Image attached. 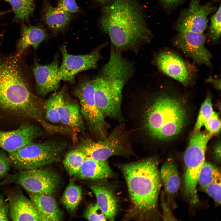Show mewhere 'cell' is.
<instances>
[{"mask_svg":"<svg viewBox=\"0 0 221 221\" xmlns=\"http://www.w3.org/2000/svg\"><path fill=\"white\" fill-rule=\"evenodd\" d=\"M91 189L96 197L97 203L107 219L114 220L118 209V202L113 190L107 184L92 185Z\"/></svg>","mask_w":221,"mask_h":221,"instance_id":"ac0fdd59","label":"cell"},{"mask_svg":"<svg viewBox=\"0 0 221 221\" xmlns=\"http://www.w3.org/2000/svg\"><path fill=\"white\" fill-rule=\"evenodd\" d=\"M121 52L112 46L108 62L92 80L97 106L104 116L114 118L121 115L122 91L134 72Z\"/></svg>","mask_w":221,"mask_h":221,"instance_id":"277c9868","label":"cell"},{"mask_svg":"<svg viewBox=\"0 0 221 221\" xmlns=\"http://www.w3.org/2000/svg\"><path fill=\"white\" fill-rule=\"evenodd\" d=\"M48 37V34L43 28L39 25H21V34L18 43L19 55L29 47L32 46L36 49L39 45Z\"/></svg>","mask_w":221,"mask_h":221,"instance_id":"7402d4cb","label":"cell"},{"mask_svg":"<svg viewBox=\"0 0 221 221\" xmlns=\"http://www.w3.org/2000/svg\"><path fill=\"white\" fill-rule=\"evenodd\" d=\"M9 2L14 14L15 20L27 21L33 12L34 0H10Z\"/></svg>","mask_w":221,"mask_h":221,"instance_id":"4316f807","label":"cell"},{"mask_svg":"<svg viewBox=\"0 0 221 221\" xmlns=\"http://www.w3.org/2000/svg\"><path fill=\"white\" fill-rule=\"evenodd\" d=\"M219 170L210 163L205 161L200 171L198 183L201 189L204 190L214 180Z\"/></svg>","mask_w":221,"mask_h":221,"instance_id":"83f0119b","label":"cell"},{"mask_svg":"<svg viewBox=\"0 0 221 221\" xmlns=\"http://www.w3.org/2000/svg\"><path fill=\"white\" fill-rule=\"evenodd\" d=\"M182 0H160L165 8L170 9L180 2Z\"/></svg>","mask_w":221,"mask_h":221,"instance_id":"74e56055","label":"cell"},{"mask_svg":"<svg viewBox=\"0 0 221 221\" xmlns=\"http://www.w3.org/2000/svg\"><path fill=\"white\" fill-rule=\"evenodd\" d=\"M2 0L5 1H6L8 2H9L10 0Z\"/></svg>","mask_w":221,"mask_h":221,"instance_id":"b9f144b4","label":"cell"},{"mask_svg":"<svg viewBox=\"0 0 221 221\" xmlns=\"http://www.w3.org/2000/svg\"><path fill=\"white\" fill-rule=\"evenodd\" d=\"M72 15L57 6H52L46 0L44 3L42 20L54 33L62 32L66 29L71 21Z\"/></svg>","mask_w":221,"mask_h":221,"instance_id":"ffe728a7","label":"cell"},{"mask_svg":"<svg viewBox=\"0 0 221 221\" xmlns=\"http://www.w3.org/2000/svg\"><path fill=\"white\" fill-rule=\"evenodd\" d=\"M120 128H116L110 134L101 141L95 142L86 138L82 140L75 149L89 157L99 161H106L113 156L127 153L126 136Z\"/></svg>","mask_w":221,"mask_h":221,"instance_id":"ba28073f","label":"cell"},{"mask_svg":"<svg viewBox=\"0 0 221 221\" xmlns=\"http://www.w3.org/2000/svg\"><path fill=\"white\" fill-rule=\"evenodd\" d=\"M65 88L53 94L46 102L44 106V118L50 123L60 122L59 110L64 101Z\"/></svg>","mask_w":221,"mask_h":221,"instance_id":"cb8c5ba5","label":"cell"},{"mask_svg":"<svg viewBox=\"0 0 221 221\" xmlns=\"http://www.w3.org/2000/svg\"><path fill=\"white\" fill-rule=\"evenodd\" d=\"M11 165L8 157L0 151V179L7 173Z\"/></svg>","mask_w":221,"mask_h":221,"instance_id":"e575fe53","label":"cell"},{"mask_svg":"<svg viewBox=\"0 0 221 221\" xmlns=\"http://www.w3.org/2000/svg\"><path fill=\"white\" fill-rule=\"evenodd\" d=\"M221 6L211 18L208 35L209 39L213 42L218 40L221 35Z\"/></svg>","mask_w":221,"mask_h":221,"instance_id":"f546056e","label":"cell"},{"mask_svg":"<svg viewBox=\"0 0 221 221\" xmlns=\"http://www.w3.org/2000/svg\"><path fill=\"white\" fill-rule=\"evenodd\" d=\"M214 9L210 3L201 5L199 0H192L181 12L176 25L178 32L203 33L207 26V17Z\"/></svg>","mask_w":221,"mask_h":221,"instance_id":"4fadbf2b","label":"cell"},{"mask_svg":"<svg viewBox=\"0 0 221 221\" xmlns=\"http://www.w3.org/2000/svg\"><path fill=\"white\" fill-rule=\"evenodd\" d=\"M41 217V221H58L62 214L52 195L28 192Z\"/></svg>","mask_w":221,"mask_h":221,"instance_id":"d6986e66","label":"cell"},{"mask_svg":"<svg viewBox=\"0 0 221 221\" xmlns=\"http://www.w3.org/2000/svg\"><path fill=\"white\" fill-rule=\"evenodd\" d=\"M121 169L132 203L128 215L142 220L151 218L157 212L161 184L157 159L147 158L123 165Z\"/></svg>","mask_w":221,"mask_h":221,"instance_id":"3957f363","label":"cell"},{"mask_svg":"<svg viewBox=\"0 0 221 221\" xmlns=\"http://www.w3.org/2000/svg\"><path fill=\"white\" fill-rule=\"evenodd\" d=\"M81 198V187L70 182L65 189L61 200L66 209L72 211L77 208Z\"/></svg>","mask_w":221,"mask_h":221,"instance_id":"d4e9b609","label":"cell"},{"mask_svg":"<svg viewBox=\"0 0 221 221\" xmlns=\"http://www.w3.org/2000/svg\"><path fill=\"white\" fill-rule=\"evenodd\" d=\"M114 175L106 161H99L87 157L75 176L81 179L104 180Z\"/></svg>","mask_w":221,"mask_h":221,"instance_id":"e0dca14e","label":"cell"},{"mask_svg":"<svg viewBox=\"0 0 221 221\" xmlns=\"http://www.w3.org/2000/svg\"><path fill=\"white\" fill-rule=\"evenodd\" d=\"M161 91L153 97L147 110L145 127L153 138L164 141L181 132L188 113L184 97L169 91Z\"/></svg>","mask_w":221,"mask_h":221,"instance_id":"5b68a950","label":"cell"},{"mask_svg":"<svg viewBox=\"0 0 221 221\" xmlns=\"http://www.w3.org/2000/svg\"><path fill=\"white\" fill-rule=\"evenodd\" d=\"M160 175L166 193L170 196L176 194L180 187V179L174 161L169 159L165 162L161 167Z\"/></svg>","mask_w":221,"mask_h":221,"instance_id":"603a6c76","label":"cell"},{"mask_svg":"<svg viewBox=\"0 0 221 221\" xmlns=\"http://www.w3.org/2000/svg\"><path fill=\"white\" fill-rule=\"evenodd\" d=\"M97 2L104 4H107L111 2L113 0H95Z\"/></svg>","mask_w":221,"mask_h":221,"instance_id":"ab89813d","label":"cell"},{"mask_svg":"<svg viewBox=\"0 0 221 221\" xmlns=\"http://www.w3.org/2000/svg\"><path fill=\"white\" fill-rule=\"evenodd\" d=\"M4 13L2 12H0V17H1Z\"/></svg>","mask_w":221,"mask_h":221,"instance_id":"60d3db41","label":"cell"},{"mask_svg":"<svg viewBox=\"0 0 221 221\" xmlns=\"http://www.w3.org/2000/svg\"><path fill=\"white\" fill-rule=\"evenodd\" d=\"M68 142L61 138H49L24 146L9 153L8 157L11 165L19 171L41 168L59 161Z\"/></svg>","mask_w":221,"mask_h":221,"instance_id":"8992f818","label":"cell"},{"mask_svg":"<svg viewBox=\"0 0 221 221\" xmlns=\"http://www.w3.org/2000/svg\"><path fill=\"white\" fill-rule=\"evenodd\" d=\"M213 156L216 162L219 163L221 161V143L217 142L214 146L213 151Z\"/></svg>","mask_w":221,"mask_h":221,"instance_id":"8d00e7d4","label":"cell"},{"mask_svg":"<svg viewBox=\"0 0 221 221\" xmlns=\"http://www.w3.org/2000/svg\"><path fill=\"white\" fill-rule=\"evenodd\" d=\"M59 115L60 122L63 125L85 136L86 128L79 105L64 100L60 109Z\"/></svg>","mask_w":221,"mask_h":221,"instance_id":"44dd1931","label":"cell"},{"mask_svg":"<svg viewBox=\"0 0 221 221\" xmlns=\"http://www.w3.org/2000/svg\"><path fill=\"white\" fill-rule=\"evenodd\" d=\"M105 46L100 45L90 53L84 55H73L69 54L65 45L60 48L63 60L60 67L61 80L73 83L76 76L83 71L95 68L98 61L102 59L101 50Z\"/></svg>","mask_w":221,"mask_h":221,"instance_id":"8fae6325","label":"cell"},{"mask_svg":"<svg viewBox=\"0 0 221 221\" xmlns=\"http://www.w3.org/2000/svg\"><path fill=\"white\" fill-rule=\"evenodd\" d=\"M213 111L211 96L208 93L201 105L194 127V132L200 131L205 122L210 117Z\"/></svg>","mask_w":221,"mask_h":221,"instance_id":"f1b7e54d","label":"cell"},{"mask_svg":"<svg viewBox=\"0 0 221 221\" xmlns=\"http://www.w3.org/2000/svg\"><path fill=\"white\" fill-rule=\"evenodd\" d=\"M10 217L13 221H41V217L30 199L20 192L9 195Z\"/></svg>","mask_w":221,"mask_h":221,"instance_id":"2e32d148","label":"cell"},{"mask_svg":"<svg viewBox=\"0 0 221 221\" xmlns=\"http://www.w3.org/2000/svg\"><path fill=\"white\" fill-rule=\"evenodd\" d=\"M100 23L112 46L121 52L137 53L152 38L142 7L136 0H113L103 7Z\"/></svg>","mask_w":221,"mask_h":221,"instance_id":"6da1fadb","label":"cell"},{"mask_svg":"<svg viewBox=\"0 0 221 221\" xmlns=\"http://www.w3.org/2000/svg\"><path fill=\"white\" fill-rule=\"evenodd\" d=\"M9 208L3 196L0 195V221H8Z\"/></svg>","mask_w":221,"mask_h":221,"instance_id":"d590c367","label":"cell"},{"mask_svg":"<svg viewBox=\"0 0 221 221\" xmlns=\"http://www.w3.org/2000/svg\"><path fill=\"white\" fill-rule=\"evenodd\" d=\"M45 131L33 124L24 125L14 130L0 131V147L8 153H11L34 142L35 140L45 135Z\"/></svg>","mask_w":221,"mask_h":221,"instance_id":"5bb4252c","label":"cell"},{"mask_svg":"<svg viewBox=\"0 0 221 221\" xmlns=\"http://www.w3.org/2000/svg\"><path fill=\"white\" fill-rule=\"evenodd\" d=\"M206 40L203 33L178 32L173 40V43L196 63L210 67L212 56L205 46Z\"/></svg>","mask_w":221,"mask_h":221,"instance_id":"7c38bea8","label":"cell"},{"mask_svg":"<svg viewBox=\"0 0 221 221\" xmlns=\"http://www.w3.org/2000/svg\"><path fill=\"white\" fill-rule=\"evenodd\" d=\"M33 71L36 81V91L38 95L45 96L58 89L61 79L56 57L47 65H41L35 61Z\"/></svg>","mask_w":221,"mask_h":221,"instance_id":"9a60e30c","label":"cell"},{"mask_svg":"<svg viewBox=\"0 0 221 221\" xmlns=\"http://www.w3.org/2000/svg\"><path fill=\"white\" fill-rule=\"evenodd\" d=\"M155 62L160 71L184 86H189L194 81L196 72L195 67L173 52L159 53L155 57Z\"/></svg>","mask_w":221,"mask_h":221,"instance_id":"30bf717a","label":"cell"},{"mask_svg":"<svg viewBox=\"0 0 221 221\" xmlns=\"http://www.w3.org/2000/svg\"><path fill=\"white\" fill-rule=\"evenodd\" d=\"M57 7L71 14L80 10L75 0H58Z\"/></svg>","mask_w":221,"mask_h":221,"instance_id":"836d02e7","label":"cell"},{"mask_svg":"<svg viewBox=\"0 0 221 221\" xmlns=\"http://www.w3.org/2000/svg\"><path fill=\"white\" fill-rule=\"evenodd\" d=\"M17 59L0 60V109L38 122L44 129L50 123L44 118V106L31 91Z\"/></svg>","mask_w":221,"mask_h":221,"instance_id":"7a4b0ae2","label":"cell"},{"mask_svg":"<svg viewBox=\"0 0 221 221\" xmlns=\"http://www.w3.org/2000/svg\"><path fill=\"white\" fill-rule=\"evenodd\" d=\"M204 190L212 198L216 203L221 204V174L219 171L214 180Z\"/></svg>","mask_w":221,"mask_h":221,"instance_id":"4dcf8cb0","label":"cell"},{"mask_svg":"<svg viewBox=\"0 0 221 221\" xmlns=\"http://www.w3.org/2000/svg\"><path fill=\"white\" fill-rule=\"evenodd\" d=\"M206 83L211 84L216 89H221V79H215L212 76H210L206 79Z\"/></svg>","mask_w":221,"mask_h":221,"instance_id":"f35d334b","label":"cell"},{"mask_svg":"<svg viewBox=\"0 0 221 221\" xmlns=\"http://www.w3.org/2000/svg\"><path fill=\"white\" fill-rule=\"evenodd\" d=\"M14 181L29 193L52 195L59 184L58 175L52 171L42 168L19 171L13 177Z\"/></svg>","mask_w":221,"mask_h":221,"instance_id":"9c48e42d","label":"cell"},{"mask_svg":"<svg viewBox=\"0 0 221 221\" xmlns=\"http://www.w3.org/2000/svg\"><path fill=\"white\" fill-rule=\"evenodd\" d=\"M74 94L80 103L81 113L88 128L94 134L101 139L107 137L104 116L97 106L92 80L84 79L80 81Z\"/></svg>","mask_w":221,"mask_h":221,"instance_id":"52a82bcc","label":"cell"},{"mask_svg":"<svg viewBox=\"0 0 221 221\" xmlns=\"http://www.w3.org/2000/svg\"><path fill=\"white\" fill-rule=\"evenodd\" d=\"M204 126L207 131L212 135L220 133L221 121L218 114L213 111L210 117L205 122Z\"/></svg>","mask_w":221,"mask_h":221,"instance_id":"1f68e13d","label":"cell"},{"mask_svg":"<svg viewBox=\"0 0 221 221\" xmlns=\"http://www.w3.org/2000/svg\"><path fill=\"white\" fill-rule=\"evenodd\" d=\"M87 157L84 153L75 149L67 154L63 163L70 176H75L77 173Z\"/></svg>","mask_w":221,"mask_h":221,"instance_id":"484cf974","label":"cell"},{"mask_svg":"<svg viewBox=\"0 0 221 221\" xmlns=\"http://www.w3.org/2000/svg\"><path fill=\"white\" fill-rule=\"evenodd\" d=\"M84 216L89 221H106L107 219L96 203L91 204L88 207Z\"/></svg>","mask_w":221,"mask_h":221,"instance_id":"d6a6232c","label":"cell"}]
</instances>
